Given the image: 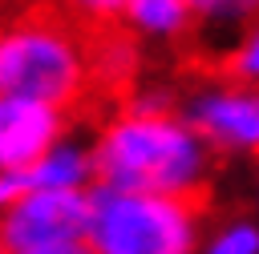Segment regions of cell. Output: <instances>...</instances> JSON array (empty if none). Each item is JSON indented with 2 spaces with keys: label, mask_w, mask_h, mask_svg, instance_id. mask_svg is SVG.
<instances>
[{
  "label": "cell",
  "mask_w": 259,
  "mask_h": 254,
  "mask_svg": "<svg viewBox=\"0 0 259 254\" xmlns=\"http://www.w3.org/2000/svg\"><path fill=\"white\" fill-rule=\"evenodd\" d=\"M73 12H77V20L81 24H89V28H109V24H121L117 20V12L125 8V0H65Z\"/></svg>",
  "instance_id": "9c48e42d"
},
{
  "label": "cell",
  "mask_w": 259,
  "mask_h": 254,
  "mask_svg": "<svg viewBox=\"0 0 259 254\" xmlns=\"http://www.w3.org/2000/svg\"><path fill=\"white\" fill-rule=\"evenodd\" d=\"M125 12L146 32H158V36H182L186 24L194 20L186 0H125Z\"/></svg>",
  "instance_id": "52a82bcc"
},
{
  "label": "cell",
  "mask_w": 259,
  "mask_h": 254,
  "mask_svg": "<svg viewBox=\"0 0 259 254\" xmlns=\"http://www.w3.org/2000/svg\"><path fill=\"white\" fill-rule=\"evenodd\" d=\"M190 129L219 149H255L259 153V93L255 89H219L190 105Z\"/></svg>",
  "instance_id": "277c9868"
},
{
  "label": "cell",
  "mask_w": 259,
  "mask_h": 254,
  "mask_svg": "<svg viewBox=\"0 0 259 254\" xmlns=\"http://www.w3.org/2000/svg\"><path fill=\"white\" fill-rule=\"evenodd\" d=\"M206 210V189L194 194H93L89 242L97 254H190L194 218Z\"/></svg>",
  "instance_id": "7a4b0ae2"
},
{
  "label": "cell",
  "mask_w": 259,
  "mask_h": 254,
  "mask_svg": "<svg viewBox=\"0 0 259 254\" xmlns=\"http://www.w3.org/2000/svg\"><path fill=\"white\" fill-rule=\"evenodd\" d=\"M259 250V230L251 226H235L227 234H219V242L210 246V254H255Z\"/></svg>",
  "instance_id": "30bf717a"
},
{
  "label": "cell",
  "mask_w": 259,
  "mask_h": 254,
  "mask_svg": "<svg viewBox=\"0 0 259 254\" xmlns=\"http://www.w3.org/2000/svg\"><path fill=\"white\" fill-rule=\"evenodd\" d=\"M4 254H97L93 242H65V246H36V250H4Z\"/></svg>",
  "instance_id": "8fae6325"
},
{
  "label": "cell",
  "mask_w": 259,
  "mask_h": 254,
  "mask_svg": "<svg viewBox=\"0 0 259 254\" xmlns=\"http://www.w3.org/2000/svg\"><path fill=\"white\" fill-rule=\"evenodd\" d=\"M61 109L40 105V101H20L4 97L0 109V157L4 169H32L36 161L49 157V145L61 129Z\"/></svg>",
  "instance_id": "5b68a950"
},
{
  "label": "cell",
  "mask_w": 259,
  "mask_h": 254,
  "mask_svg": "<svg viewBox=\"0 0 259 254\" xmlns=\"http://www.w3.org/2000/svg\"><path fill=\"white\" fill-rule=\"evenodd\" d=\"M93 230V194L77 189H32L8 206L4 218V250H36L85 242Z\"/></svg>",
  "instance_id": "3957f363"
},
{
  "label": "cell",
  "mask_w": 259,
  "mask_h": 254,
  "mask_svg": "<svg viewBox=\"0 0 259 254\" xmlns=\"http://www.w3.org/2000/svg\"><path fill=\"white\" fill-rule=\"evenodd\" d=\"M20 173H24L28 194L32 189H73L77 181H85L89 161L77 149H57V153H49L45 161H36L32 169H20Z\"/></svg>",
  "instance_id": "8992f818"
},
{
  "label": "cell",
  "mask_w": 259,
  "mask_h": 254,
  "mask_svg": "<svg viewBox=\"0 0 259 254\" xmlns=\"http://www.w3.org/2000/svg\"><path fill=\"white\" fill-rule=\"evenodd\" d=\"M97 177L121 194H194L202 189V145L166 101H130L101 133Z\"/></svg>",
  "instance_id": "6da1fadb"
},
{
  "label": "cell",
  "mask_w": 259,
  "mask_h": 254,
  "mask_svg": "<svg viewBox=\"0 0 259 254\" xmlns=\"http://www.w3.org/2000/svg\"><path fill=\"white\" fill-rule=\"evenodd\" d=\"M198 20H247L259 28V0H186Z\"/></svg>",
  "instance_id": "ba28073f"
}]
</instances>
